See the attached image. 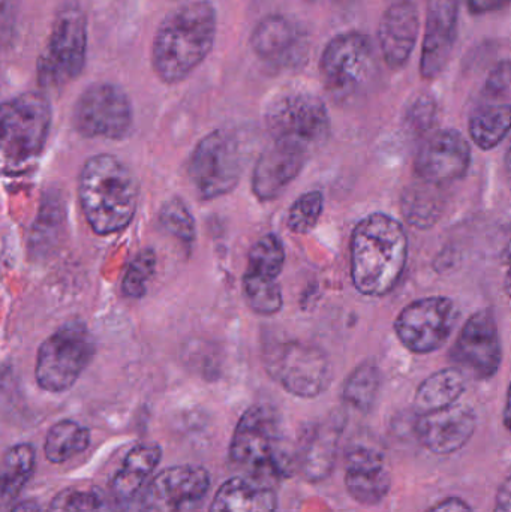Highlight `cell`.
I'll list each match as a JSON object with an SVG mask.
<instances>
[{
	"instance_id": "cell-45",
	"label": "cell",
	"mask_w": 511,
	"mask_h": 512,
	"mask_svg": "<svg viewBox=\"0 0 511 512\" xmlns=\"http://www.w3.org/2000/svg\"><path fill=\"white\" fill-rule=\"evenodd\" d=\"M504 424L506 429L511 433V384L507 391L506 406H504Z\"/></svg>"
},
{
	"instance_id": "cell-12",
	"label": "cell",
	"mask_w": 511,
	"mask_h": 512,
	"mask_svg": "<svg viewBox=\"0 0 511 512\" xmlns=\"http://www.w3.org/2000/svg\"><path fill=\"white\" fill-rule=\"evenodd\" d=\"M458 316L452 298L441 295L420 298L399 312L395 333L408 351L431 354L449 340Z\"/></svg>"
},
{
	"instance_id": "cell-24",
	"label": "cell",
	"mask_w": 511,
	"mask_h": 512,
	"mask_svg": "<svg viewBox=\"0 0 511 512\" xmlns=\"http://www.w3.org/2000/svg\"><path fill=\"white\" fill-rule=\"evenodd\" d=\"M161 459V448L153 444L137 445L126 454L122 466L111 481V495L117 504H126L137 496Z\"/></svg>"
},
{
	"instance_id": "cell-26",
	"label": "cell",
	"mask_w": 511,
	"mask_h": 512,
	"mask_svg": "<svg viewBox=\"0 0 511 512\" xmlns=\"http://www.w3.org/2000/svg\"><path fill=\"white\" fill-rule=\"evenodd\" d=\"M465 387L467 381L464 372L456 367L440 370L426 378L417 388L414 406L419 415L441 411L456 405L459 397L464 394Z\"/></svg>"
},
{
	"instance_id": "cell-2",
	"label": "cell",
	"mask_w": 511,
	"mask_h": 512,
	"mask_svg": "<svg viewBox=\"0 0 511 512\" xmlns=\"http://www.w3.org/2000/svg\"><path fill=\"white\" fill-rule=\"evenodd\" d=\"M408 261V237L386 213L363 218L351 236V279L360 294L383 297L401 282Z\"/></svg>"
},
{
	"instance_id": "cell-33",
	"label": "cell",
	"mask_w": 511,
	"mask_h": 512,
	"mask_svg": "<svg viewBox=\"0 0 511 512\" xmlns=\"http://www.w3.org/2000/svg\"><path fill=\"white\" fill-rule=\"evenodd\" d=\"M243 289L249 306L260 315H275L282 309V291L278 279L245 273Z\"/></svg>"
},
{
	"instance_id": "cell-32",
	"label": "cell",
	"mask_w": 511,
	"mask_h": 512,
	"mask_svg": "<svg viewBox=\"0 0 511 512\" xmlns=\"http://www.w3.org/2000/svg\"><path fill=\"white\" fill-rule=\"evenodd\" d=\"M285 262L284 245L275 234L261 237L249 252L246 273L278 279Z\"/></svg>"
},
{
	"instance_id": "cell-8",
	"label": "cell",
	"mask_w": 511,
	"mask_h": 512,
	"mask_svg": "<svg viewBox=\"0 0 511 512\" xmlns=\"http://www.w3.org/2000/svg\"><path fill=\"white\" fill-rule=\"evenodd\" d=\"M95 352V339L86 322H65L39 348L36 382L48 393L68 391L92 363Z\"/></svg>"
},
{
	"instance_id": "cell-1",
	"label": "cell",
	"mask_w": 511,
	"mask_h": 512,
	"mask_svg": "<svg viewBox=\"0 0 511 512\" xmlns=\"http://www.w3.org/2000/svg\"><path fill=\"white\" fill-rule=\"evenodd\" d=\"M218 14L209 0L179 6L159 24L152 47L156 75L164 83L186 80L206 60L215 44Z\"/></svg>"
},
{
	"instance_id": "cell-40",
	"label": "cell",
	"mask_w": 511,
	"mask_h": 512,
	"mask_svg": "<svg viewBox=\"0 0 511 512\" xmlns=\"http://www.w3.org/2000/svg\"><path fill=\"white\" fill-rule=\"evenodd\" d=\"M510 2L511 0H465L468 9L477 15L500 11V9L506 8Z\"/></svg>"
},
{
	"instance_id": "cell-3",
	"label": "cell",
	"mask_w": 511,
	"mask_h": 512,
	"mask_svg": "<svg viewBox=\"0 0 511 512\" xmlns=\"http://www.w3.org/2000/svg\"><path fill=\"white\" fill-rule=\"evenodd\" d=\"M138 188L134 173L113 155H96L84 164L78 197L87 224L96 234L119 233L137 212Z\"/></svg>"
},
{
	"instance_id": "cell-46",
	"label": "cell",
	"mask_w": 511,
	"mask_h": 512,
	"mask_svg": "<svg viewBox=\"0 0 511 512\" xmlns=\"http://www.w3.org/2000/svg\"><path fill=\"white\" fill-rule=\"evenodd\" d=\"M504 168H506L507 176L511 180V140L507 146L506 155H504Z\"/></svg>"
},
{
	"instance_id": "cell-22",
	"label": "cell",
	"mask_w": 511,
	"mask_h": 512,
	"mask_svg": "<svg viewBox=\"0 0 511 512\" xmlns=\"http://www.w3.org/2000/svg\"><path fill=\"white\" fill-rule=\"evenodd\" d=\"M419 36V8L414 0H393L378 26L381 54L389 68L407 65Z\"/></svg>"
},
{
	"instance_id": "cell-7",
	"label": "cell",
	"mask_w": 511,
	"mask_h": 512,
	"mask_svg": "<svg viewBox=\"0 0 511 512\" xmlns=\"http://www.w3.org/2000/svg\"><path fill=\"white\" fill-rule=\"evenodd\" d=\"M87 57V18L77 3L57 12L47 45L38 59V83L42 89L60 90L83 72Z\"/></svg>"
},
{
	"instance_id": "cell-23",
	"label": "cell",
	"mask_w": 511,
	"mask_h": 512,
	"mask_svg": "<svg viewBox=\"0 0 511 512\" xmlns=\"http://www.w3.org/2000/svg\"><path fill=\"white\" fill-rule=\"evenodd\" d=\"M278 510V493L275 483L254 477L240 475L225 481L212 504L209 512H276Z\"/></svg>"
},
{
	"instance_id": "cell-34",
	"label": "cell",
	"mask_w": 511,
	"mask_h": 512,
	"mask_svg": "<svg viewBox=\"0 0 511 512\" xmlns=\"http://www.w3.org/2000/svg\"><path fill=\"white\" fill-rule=\"evenodd\" d=\"M425 188L413 189L411 194L405 195L404 198V212L411 225H416L417 228H429L434 225L440 218L438 210L441 209V204L438 203V197L432 188L434 185L423 182Z\"/></svg>"
},
{
	"instance_id": "cell-42",
	"label": "cell",
	"mask_w": 511,
	"mask_h": 512,
	"mask_svg": "<svg viewBox=\"0 0 511 512\" xmlns=\"http://www.w3.org/2000/svg\"><path fill=\"white\" fill-rule=\"evenodd\" d=\"M426 512H474L473 508L462 501V499L450 498L446 501L440 502V504L434 505L431 510Z\"/></svg>"
},
{
	"instance_id": "cell-30",
	"label": "cell",
	"mask_w": 511,
	"mask_h": 512,
	"mask_svg": "<svg viewBox=\"0 0 511 512\" xmlns=\"http://www.w3.org/2000/svg\"><path fill=\"white\" fill-rule=\"evenodd\" d=\"M111 493L96 486H74L54 496L47 512H117Z\"/></svg>"
},
{
	"instance_id": "cell-20",
	"label": "cell",
	"mask_w": 511,
	"mask_h": 512,
	"mask_svg": "<svg viewBox=\"0 0 511 512\" xmlns=\"http://www.w3.org/2000/svg\"><path fill=\"white\" fill-rule=\"evenodd\" d=\"M309 153L300 147L270 141L261 153L252 176V191L261 201H272L296 180L308 161Z\"/></svg>"
},
{
	"instance_id": "cell-44",
	"label": "cell",
	"mask_w": 511,
	"mask_h": 512,
	"mask_svg": "<svg viewBox=\"0 0 511 512\" xmlns=\"http://www.w3.org/2000/svg\"><path fill=\"white\" fill-rule=\"evenodd\" d=\"M11 512H41V508L35 501H26L15 505Z\"/></svg>"
},
{
	"instance_id": "cell-5",
	"label": "cell",
	"mask_w": 511,
	"mask_h": 512,
	"mask_svg": "<svg viewBox=\"0 0 511 512\" xmlns=\"http://www.w3.org/2000/svg\"><path fill=\"white\" fill-rule=\"evenodd\" d=\"M377 54L371 39L350 30L330 39L320 59L324 87L333 101L348 104L362 96L377 77Z\"/></svg>"
},
{
	"instance_id": "cell-17",
	"label": "cell",
	"mask_w": 511,
	"mask_h": 512,
	"mask_svg": "<svg viewBox=\"0 0 511 512\" xmlns=\"http://www.w3.org/2000/svg\"><path fill=\"white\" fill-rule=\"evenodd\" d=\"M471 147L455 129H440L423 140L414 158V173L434 186L458 182L470 170Z\"/></svg>"
},
{
	"instance_id": "cell-10",
	"label": "cell",
	"mask_w": 511,
	"mask_h": 512,
	"mask_svg": "<svg viewBox=\"0 0 511 512\" xmlns=\"http://www.w3.org/2000/svg\"><path fill=\"white\" fill-rule=\"evenodd\" d=\"M50 101L44 93L26 92L2 105V156L5 164L20 167L38 158L50 134Z\"/></svg>"
},
{
	"instance_id": "cell-18",
	"label": "cell",
	"mask_w": 511,
	"mask_h": 512,
	"mask_svg": "<svg viewBox=\"0 0 511 512\" xmlns=\"http://www.w3.org/2000/svg\"><path fill=\"white\" fill-rule=\"evenodd\" d=\"M459 29V0H426L420 72L434 80L446 68L455 48Z\"/></svg>"
},
{
	"instance_id": "cell-14",
	"label": "cell",
	"mask_w": 511,
	"mask_h": 512,
	"mask_svg": "<svg viewBox=\"0 0 511 512\" xmlns=\"http://www.w3.org/2000/svg\"><path fill=\"white\" fill-rule=\"evenodd\" d=\"M449 358L456 369L479 381L497 375L503 363V345L491 310H479L470 316L450 349Z\"/></svg>"
},
{
	"instance_id": "cell-9",
	"label": "cell",
	"mask_w": 511,
	"mask_h": 512,
	"mask_svg": "<svg viewBox=\"0 0 511 512\" xmlns=\"http://www.w3.org/2000/svg\"><path fill=\"white\" fill-rule=\"evenodd\" d=\"M264 364L285 391L302 399L320 396L332 382V366L323 349L300 340L267 343Z\"/></svg>"
},
{
	"instance_id": "cell-36",
	"label": "cell",
	"mask_w": 511,
	"mask_h": 512,
	"mask_svg": "<svg viewBox=\"0 0 511 512\" xmlns=\"http://www.w3.org/2000/svg\"><path fill=\"white\" fill-rule=\"evenodd\" d=\"M324 210V197L320 191H311L297 198L288 213L287 225L294 234H308L317 227Z\"/></svg>"
},
{
	"instance_id": "cell-37",
	"label": "cell",
	"mask_w": 511,
	"mask_h": 512,
	"mask_svg": "<svg viewBox=\"0 0 511 512\" xmlns=\"http://www.w3.org/2000/svg\"><path fill=\"white\" fill-rule=\"evenodd\" d=\"M156 255L152 249H144L135 255L123 277V294L129 298H141L147 291L150 279L155 273Z\"/></svg>"
},
{
	"instance_id": "cell-38",
	"label": "cell",
	"mask_w": 511,
	"mask_h": 512,
	"mask_svg": "<svg viewBox=\"0 0 511 512\" xmlns=\"http://www.w3.org/2000/svg\"><path fill=\"white\" fill-rule=\"evenodd\" d=\"M485 96L488 98L511 96V60L501 62L489 74L485 84Z\"/></svg>"
},
{
	"instance_id": "cell-39",
	"label": "cell",
	"mask_w": 511,
	"mask_h": 512,
	"mask_svg": "<svg viewBox=\"0 0 511 512\" xmlns=\"http://www.w3.org/2000/svg\"><path fill=\"white\" fill-rule=\"evenodd\" d=\"M435 102L428 96L416 99L407 111V123L414 131H428L435 117Z\"/></svg>"
},
{
	"instance_id": "cell-16",
	"label": "cell",
	"mask_w": 511,
	"mask_h": 512,
	"mask_svg": "<svg viewBox=\"0 0 511 512\" xmlns=\"http://www.w3.org/2000/svg\"><path fill=\"white\" fill-rule=\"evenodd\" d=\"M210 475L201 466H173L159 472L144 490L141 512H194L210 490Z\"/></svg>"
},
{
	"instance_id": "cell-47",
	"label": "cell",
	"mask_w": 511,
	"mask_h": 512,
	"mask_svg": "<svg viewBox=\"0 0 511 512\" xmlns=\"http://www.w3.org/2000/svg\"><path fill=\"white\" fill-rule=\"evenodd\" d=\"M333 2H344V0H333Z\"/></svg>"
},
{
	"instance_id": "cell-29",
	"label": "cell",
	"mask_w": 511,
	"mask_h": 512,
	"mask_svg": "<svg viewBox=\"0 0 511 512\" xmlns=\"http://www.w3.org/2000/svg\"><path fill=\"white\" fill-rule=\"evenodd\" d=\"M35 466L36 456L32 445L18 444L6 451L2 463L3 502L14 501L20 495L32 478Z\"/></svg>"
},
{
	"instance_id": "cell-27",
	"label": "cell",
	"mask_w": 511,
	"mask_h": 512,
	"mask_svg": "<svg viewBox=\"0 0 511 512\" xmlns=\"http://www.w3.org/2000/svg\"><path fill=\"white\" fill-rule=\"evenodd\" d=\"M471 140L482 150H492L510 134L511 104L483 105L468 122Z\"/></svg>"
},
{
	"instance_id": "cell-31",
	"label": "cell",
	"mask_w": 511,
	"mask_h": 512,
	"mask_svg": "<svg viewBox=\"0 0 511 512\" xmlns=\"http://www.w3.org/2000/svg\"><path fill=\"white\" fill-rule=\"evenodd\" d=\"M381 373L374 361H365L353 370L342 390V399L359 412H369L380 391Z\"/></svg>"
},
{
	"instance_id": "cell-35",
	"label": "cell",
	"mask_w": 511,
	"mask_h": 512,
	"mask_svg": "<svg viewBox=\"0 0 511 512\" xmlns=\"http://www.w3.org/2000/svg\"><path fill=\"white\" fill-rule=\"evenodd\" d=\"M159 222L164 230L179 242L191 245L195 239V221L189 207L180 198H171L162 206Z\"/></svg>"
},
{
	"instance_id": "cell-6",
	"label": "cell",
	"mask_w": 511,
	"mask_h": 512,
	"mask_svg": "<svg viewBox=\"0 0 511 512\" xmlns=\"http://www.w3.org/2000/svg\"><path fill=\"white\" fill-rule=\"evenodd\" d=\"M267 131L273 141L300 147L311 155L330 135V117L326 104L305 90L288 89L273 96L267 104Z\"/></svg>"
},
{
	"instance_id": "cell-13",
	"label": "cell",
	"mask_w": 511,
	"mask_h": 512,
	"mask_svg": "<svg viewBox=\"0 0 511 512\" xmlns=\"http://www.w3.org/2000/svg\"><path fill=\"white\" fill-rule=\"evenodd\" d=\"M72 122L83 137L122 140L132 128L131 101L116 84H92L78 98Z\"/></svg>"
},
{
	"instance_id": "cell-28",
	"label": "cell",
	"mask_w": 511,
	"mask_h": 512,
	"mask_svg": "<svg viewBox=\"0 0 511 512\" xmlns=\"http://www.w3.org/2000/svg\"><path fill=\"white\" fill-rule=\"evenodd\" d=\"M90 432L77 421L63 420L54 424L45 439V457L54 465H62L87 450Z\"/></svg>"
},
{
	"instance_id": "cell-25",
	"label": "cell",
	"mask_w": 511,
	"mask_h": 512,
	"mask_svg": "<svg viewBox=\"0 0 511 512\" xmlns=\"http://www.w3.org/2000/svg\"><path fill=\"white\" fill-rule=\"evenodd\" d=\"M339 435L341 426L336 423L308 430L299 450V465L308 480L321 481L332 472Z\"/></svg>"
},
{
	"instance_id": "cell-21",
	"label": "cell",
	"mask_w": 511,
	"mask_h": 512,
	"mask_svg": "<svg viewBox=\"0 0 511 512\" xmlns=\"http://www.w3.org/2000/svg\"><path fill=\"white\" fill-rule=\"evenodd\" d=\"M392 474L386 457L372 447L359 445L345 460V487L354 501L377 505L389 495Z\"/></svg>"
},
{
	"instance_id": "cell-15",
	"label": "cell",
	"mask_w": 511,
	"mask_h": 512,
	"mask_svg": "<svg viewBox=\"0 0 511 512\" xmlns=\"http://www.w3.org/2000/svg\"><path fill=\"white\" fill-rule=\"evenodd\" d=\"M255 56L275 71L299 69L308 62L311 41L302 24L285 15H267L251 35Z\"/></svg>"
},
{
	"instance_id": "cell-11",
	"label": "cell",
	"mask_w": 511,
	"mask_h": 512,
	"mask_svg": "<svg viewBox=\"0 0 511 512\" xmlns=\"http://www.w3.org/2000/svg\"><path fill=\"white\" fill-rule=\"evenodd\" d=\"M243 162L239 140L228 131H213L195 147L189 179L203 200H213L236 188Z\"/></svg>"
},
{
	"instance_id": "cell-43",
	"label": "cell",
	"mask_w": 511,
	"mask_h": 512,
	"mask_svg": "<svg viewBox=\"0 0 511 512\" xmlns=\"http://www.w3.org/2000/svg\"><path fill=\"white\" fill-rule=\"evenodd\" d=\"M504 286L511 303V242L503 255Z\"/></svg>"
},
{
	"instance_id": "cell-41",
	"label": "cell",
	"mask_w": 511,
	"mask_h": 512,
	"mask_svg": "<svg viewBox=\"0 0 511 512\" xmlns=\"http://www.w3.org/2000/svg\"><path fill=\"white\" fill-rule=\"evenodd\" d=\"M494 512H511V471L498 489Z\"/></svg>"
},
{
	"instance_id": "cell-19",
	"label": "cell",
	"mask_w": 511,
	"mask_h": 512,
	"mask_svg": "<svg viewBox=\"0 0 511 512\" xmlns=\"http://www.w3.org/2000/svg\"><path fill=\"white\" fill-rule=\"evenodd\" d=\"M477 418L473 409L453 405L441 411L419 415L416 436L420 444L434 454H453L462 450L476 432Z\"/></svg>"
},
{
	"instance_id": "cell-4",
	"label": "cell",
	"mask_w": 511,
	"mask_h": 512,
	"mask_svg": "<svg viewBox=\"0 0 511 512\" xmlns=\"http://www.w3.org/2000/svg\"><path fill=\"white\" fill-rule=\"evenodd\" d=\"M230 462L245 475L285 480L294 472V456L285 444L282 421L269 405H254L242 415L230 445Z\"/></svg>"
}]
</instances>
